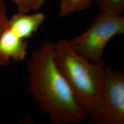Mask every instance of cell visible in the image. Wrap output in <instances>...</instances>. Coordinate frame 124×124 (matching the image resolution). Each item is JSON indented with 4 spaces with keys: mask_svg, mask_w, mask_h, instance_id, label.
Instances as JSON below:
<instances>
[{
    "mask_svg": "<svg viewBox=\"0 0 124 124\" xmlns=\"http://www.w3.org/2000/svg\"><path fill=\"white\" fill-rule=\"evenodd\" d=\"M54 58L78 101L89 117L93 115L100 104L104 61L87 59L72 48L67 39L54 43Z\"/></svg>",
    "mask_w": 124,
    "mask_h": 124,
    "instance_id": "7a4b0ae2",
    "label": "cell"
},
{
    "mask_svg": "<svg viewBox=\"0 0 124 124\" xmlns=\"http://www.w3.org/2000/svg\"><path fill=\"white\" fill-rule=\"evenodd\" d=\"M93 0H60L59 16L64 17L79 11L86 10L91 7Z\"/></svg>",
    "mask_w": 124,
    "mask_h": 124,
    "instance_id": "52a82bcc",
    "label": "cell"
},
{
    "mask_svg": "<svg viewBox=\"0 0 124 124\" xmlns=\"http://www.w3.org/2000/svg\"><path fill=\"white\" fill-rule=\"evenodd\" d=\"M46 20V15L41 12L27 15L18 13L8 20V27L16 35L24 40L32 38Z\"/></svg>",
    "mask_w": 124,
    "mask_h": 124,
    "instance_id": "5b68a950",
    "label": "cell"
},
{
    "mask_svg": "<svg viewBox=\"0 0 124 124\" xmlns=\"http://www.w3.org/2000/svg\"><path fill=\"white\" fill-rule=\"evenodd\" d=\"M28 41L16 35L8 27L0 36V55L6 59L19 62L27 55Z\"/></svg>",
    "mask_w": 124,
    "mask_h": 124,
    "instance_id": "8992f818",
    "label": "cell"
},
{
    "mask_svg": "<svg viewBox=\"0 0 124 124\" xmlns=\"http://www.w3.org/2000/svg\"><path fill=\"white\" fill-rule=\"evenodd\" d=\"M27 70L28 91L52 123L79 124L89 118L56 63L54 43L45 42L36 49Z\"/></svg>",
    "mask_w": 124,
    "mask_h": 124,
    "instance_id": "6da1fadb",
    "label": "cell"
},
{
    "mask_svg": "<svg viewBox=\"0 0 124 124\" xmlns=\"http://www.w3.org/2000/svg\"><path fill=\"white\" fill-rule=\"evenodd\" d=\"M9 18L7 17V7L4 0H0V36L8 26ZM10 61L0 55V67L8 66Z\"/></svg>",
    "mask_w": 124,
    "mask_h": 124,
    "instance_id": "30bf717a",
    "label": "cell"
},
{
    "mask_svg": "<svg viewBox=\"0 0 124 124\" xmlns=\"http://www.w3.org/2000/svg\"><path fill=\"white\" fill-rule=\"evenodd\" d=\"M100 11L111 12L122 16L124 12V0H95Z\"/></svg>",
    "mask_w": 124,
    "mask_h": 124,
    "instance_id": "ba28073f",
    "label": "cell"
},
{
    "mask_svg": "<svg viewBox=\"0 0 124 124\" xmlns=\"http://www.w3.org/2000/svg\"><path fill=\"white\" fill-rule=\"evenodd\" d=\"M124 34V17L111 12L100 11L91 26L83 33L67 39L72 48L94 63H100L108 41Z\"/></svg>",
    "mask_w": 124,
    "mask_h": 124,
    "instance_id": "3957f363",
    "label": "cell"
},
{
    "mask_svg": "<svg viewBox=\"0 0 124 124\" xmlns=\"http://www.w3.org/2000/svg\"><path fill=\"white\" fill-rule=\"evenodd\" d=\"M16 4L17 12L28 13L31 11H37L43 5L45 0H10Z\"/></svg>",
    "mask_w": 124,
    "mask_h": 124,
    "instance_id": "9c48e42d",
    "label": "cell"
},
{
    "mask_svg": "<svg viewBox=\"0 0 124 124\" xmlns=\"http://www.w3.org/2000/svg\"><path fill=\"white\" fill-rule=\"evenodd\" d=\"M89 118L91 124H124V74L105 62L100 104Z\"/></svg>",
    "mask_w": 124,
    "mask_h": 124,
    "instance_id": "277c9868",
    "label": "cell"
}]
</instances>
